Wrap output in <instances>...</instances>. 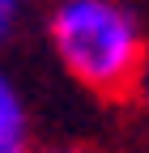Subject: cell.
<instances>
[{
    "label": "cell",
    "instance_id": "obj_3",
    "mask_svg": "<svg viewBox=\"0 0 149 153\" xmlns=\"http://www.w3.org/2000/svg\"><path fill=\"white\" fill-rule=\"evenodd\" d=\"M17 17H22V0H0V47H4L9 38H13Z\"/></svg>",
    "mask_w": 149,
    "mask_h": 153
},
{
    "label": "cell",
    "instance_id": "obj_5",
    "mask_svg": "<svg viewBox=\"0 0 149 153\" xmlns=\"http://www.w3.org/2000/svg\"><path fill=\"white\" fill-rule=\"evenodd\" d=\"M34 153H98L89 145H47V149H34Z\"/></svg>",
    "mask_w": 149,
    "mask_h": 153
},
{
    "label": "cell",
    "instance_id": "obj_4",
    "mask_svg": "<svg viewBox=\"0 0 149 153\" xmlns=\"http://www.w3.org/2000/svg\"><path fill=\"white\" fill-rule=\"evenodd\" d=\"M136 98H141L145 111H149V55H145V68H141V76H136Z\"/></svg>",
    "mask_w": 149,
    "mask_h": 153
},
{
    "label": "cell",
    "instance_id": "obj_2",
    "mask_svg": "<svg viewBox=\"0 0 149 153\" xmlns=\"http://www.w3.org/2000/svg\"><path fill=\"white\" fill-rule=\"evenodd\" d=\"M0 153H34L26 98L4 68H0Z\"/></svg>",
    "mask_w": 149,
    "mask_h": 153
},
{
    "label": "cell",
    "instance_id": "obj_1",
    "mask_svg": "<svg viewBox=\"0 0 149 153\" xmlns=\"http://www.w3.org/2000/svg\"><path fill=\"white\" fill-rule=\"evenodd\" d=\"M47 38L64 72L94 98L124 102L136 94L149 38L128 0H55Z\"/></svg>",
    "mask_w": 149,
    "mask_h": 153
}]
</instances>
